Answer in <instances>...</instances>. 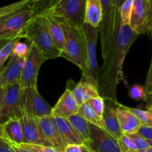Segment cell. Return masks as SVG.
I'll use <instances>...</instances> for the list:
<instances>
[{
	"instance_id": "52a82bcc",
	"label": "cell",
	"mask_w": 152,
	"mask_h": 152,
	"mask_svg": "<svg viewBox=\"0 0 152 152\" xmlns=\"http://www.w3.org/2000/svg\"><path fill=\"white\" fill-rule=\"evenodd\" d=\"M129 26L138 36L151 34L152 0H134Z\"/></svg>"
},
{
	"instance_id": "9a60e30c",
	"label": "cell",
	"mask_w": 152,
	"mask_h": 152,
	"mask_svg": "<svg viewBox=\"0 0 152 152\" xmlns=\"http://www.w3.org/2000/svg\"><path fill=\"white\" fill-rule=\"evenodd\" d=\"M78 108L79 105L73 95L72 91L70 88L67 87L56 105L51 108L50 116L52 117L68 119L77 114Z\"/></svg>"
},
{
	"instance_id": "6da1fadb",
	"label": "cell",
	"mask_w": 152,
	"mask_h": 152,
	"mask_svg": "<svg viewBox=\"0 0 152 152\" xmlns=\"http://www.w3.org/2000/svg\"><path fill=\"white\" fill-rule=\"evenodd\" d=\"M138 35L119 20L113 42L98 73L97 90L103 99L117 100V87L123 80L125 59Z\"/></svg>"
},
{
	"instance_id": "7bdbcfd3",
	"label": "cell",
	"mask_w": 152,
	"mask_h": 152,
	"mask_svg": "<svg viewBox=\"0 0 152 152\" xmlns=\"http://www.w3.org/2000/svg\"><path fill=\"white\" fill-rule=\"evenodd\" d=\"M126 0H114V4H115V7L117 8V10H119V8L121 6V4H123Z\"/></svg>"
},
{
	"instance_id": "b9f144b4",
	"label": "cell",
	"mask_w": 152,
	"mask_h": 152,
	"mask_svg": "<svg viewBox=\"0 0 152 152\" xmlns=\"http://www.w3.org/2000/svg\"><path fill=\"white\" fill-rule=\"evenodd\" d=\"M4 91H5V88H0V111H1V105H2L3 98H4Z\"/></svg>"
},
{
	"instance_id": "836d02e7",
	"label": "cell",
	"mask_w": 152,
	"mask_h": 152,
	"mask_svg": "<svg viewBox=\"0 0 152 152\" xmlns=\"http://www.w3.org/2000/svg\"><path fill=\"white\" fill-rule=\"evenodd\" d=\"M29 48L30 45H28L25 43H22L20 41H18L13 48L11 56H17L19 58H25L28 50H29Z\"/></svg>"
},
{
	"instance_id": "5b68a950",
	"label": "cell",
	"mask_w": 152,
	"mask_h": 152,
	"mask_svg": "<svg viewBox=\"0 0 152 152\" xmlns=\"http://www.w3.org/2000/svg\"><path fill=\"white\" fill-rule=\"evenodd\" d=\"M86 2V0H51L41 12L83 27Z\"/></svg>"
},
{
	"instance_id": "4fadbf2b",
	"label": "cell",
	"mask_w": 152,
	"mask_h": 152,
	"mask_svg": "<svg viewBox=\"0 0 152 152\" xmlns=\"http://www.w3.org/2000/svg\"><path fill=\"white\" fill-rule=\"evenodd\" d=\"M22 127V138L24 144H34L50 146L44 139L39 127V118L22 112L19 117Z\"/></svg>"
},
{
	"instance_id": "bcb514c9",
	"label": "cell",
	"mask_w": 152,
	"mask_h": 152,
	"mask_svg": "<svg viewBox=\"0 0 152 152\" xmlns=\"http://www.w3.org/2000/svg\"><path fill=\"white\" fill-rule=\"evenodd\" d=\"M0 137H3L2 129H1V125H0Z\"/></svg>"
},
{
	"instance_id": "8fae6325",
	"label": "cell",
	"mask_w": 152,
	"mask_h": 152,
	"mask_svg": "<svg viewBox=\"0 0 152 152\" xmlns=\"http://www.w3.org/2000/svg\"><path fill=\"white\" fill-rule=\"evenodd\" d=\"M89 140L85 146L93 152H122L120 143L105 130L88 123Z\"/></svg>"
},
{
	"instance_id": "7c38bea8",
	"label": "cell",
	"mask_w": 152,
	"mask_h": 152,
	"mask_svg": "<svg viewBox=\"0 0 152 152\" xmlns=\"http://www.w3.org/2000/svg\"><path fill=\"white\" fill-rule=\"evenodd\" d=\"M22 87L19 83L5 87L2 105L0 111V125L12 118H19L22 114L20 106Z\"/></svg>"
},
{
	"instance_id": "1f68e13d",
	"label": "cell",
	"mask_w": 152,
	"mask_h": 152,
	"mask_svg": "<svg viewBox=\"0 0 152 152\" xmlns=\"http://www.w3.org/2000/svg\"><path fill=\"white\" fill-rule=\"evenodd\" d=\"M129 137L132 138L134 142L136 145L137 151H143L148 148H152V140H147L143 137L138 135L137 134H129Z\"/></svg>"
},
{
	"instance_id": "9c48e42d",
	"label": "cell",
	"mask_w": 152,
	"mask_h": 152,
	"mask_svg": "<svg viewBox=\"0 0 152 152\" xmlns=\"http://www.w3.org/2000/svg\"><path fill=\"white\" fill-rule=\"evenodd\" d=\"M45 61V59L41 52L34 45L30 43L29 50L25 58L19 83L22 88H37L39 71Z\"/></svg>"
},
{
	"instance_id": "5bb4252c",
	"label": "cell",
	"mask_w": 152,
	"mask_h": 152,
	"mask_svg": "<svg viewBox=\"0 0 152 152\" xmlns=\"http://www.w3.org/2000/svg\"><path fill=\"white\" fill-rule=\"evenodd\" d=\"M105 108L102 117V129L117 140H120L123 133L119 126L117 116V107L118 102L117 100L104 99Z\"/></svg>"
},
{
	"instance_id": "ffe728a7",
	"label": "cell",
	"mask_w": 152,
	"mask_h": 152,
	"mask_svg": "<svg viewBox=\"0 0 152 152\" xmlns=\"http://www.w3.org/2000/svg\"><path fill=\"white\" fill-rule=\"evenodd\" d=\"M71 91L79 105L87 102L91 98L99 96L97 88L83 76L80 81L74 86V88L71 89Z\"/></svg>"
},
{
	"instance_id": "4316f807",
	"label": "cell",
	"mask_w": 152,
	"mask_h": 152,
	"mask_svg": "<svg viewBox=\"0 0 152 152\" xmlns=\"http://www.w3.org/2000/svg\"><path fill=\"white\" fill-rule=\"evenodd\" d=\"M22 38H25L24 32L12 39L9 42H7L0 50V73L1 72L3 68L5 66V63L7 61V59L11 56L12 51H13V49L14 48L16 43L18 41H20Z\"/></svg>"
},
{
	"instance_id": "cb8c5ba5",
	"label": "cell",
	"mask_w": 152,
	"mask_h": 152,
	"mask_svg": "<svg viewBox=\"0 0 152 152\" xmlns=\"http://www.w3.org/2000/svg\"><path fill=\"white\" fill-rule=\"evenodd\" d=\"M67 120L71 123L79 136L84 141V144L86 143L89 140V123H88L78 114L71 116Z\"/></svg>"
},
{
	"instance_id": "e0dca14e",
	"label": "cell",
	"mask_w": 152,
	"mask_h": 152,
	"mask_svg": "<svg viewBox=\"0 0 152 152\" xmlns=\"http://www.w3.org/2000/svg\"><path fill=\"white\" fill-rule=\"evenodd\" d=\"M39 127L42 135L51 147L56 148L58 151L63 152L65 145L54 126L51 116L39 118Z\"/></svg>"
},
{
	"instance_id": "ba28073f",
	"label": "cell",
	"mask_w": 152,
	"mask_h": 152,
	"mask_svg": "<svg viewBox=\"0 0 152 152\" xmlns=\"http://www.w3.org/2000/svg\"><path fill=\"white\" fill-rule=\"evenodd\" d=\"M35 1L7 18L0 25V39L13 37L22 34L31 19L38 13Z\"/></svg>"
},
{
	"instance_id": "74e56055",
	"label": "cell",
	"mask_w": 152,
	"mask_h": 152,
	"mask_svg": "<svg viewBox=\"0 0 152 152\" xmlns=\"http://www.w3.org/2000/svg\"><path fill=\"white\" fill-rule=\"evenodd\" d=\"M83 147V144H68L65 146L63 152H82Z\"/></svg>"
},
{
	"instance_id": "44dd1931",
	"label": "cell",
	"mask_w": 152,
	"mask_h": 152,
	"mask_svg": "<svg viewBox=\"0 0 152 152\" xmlns=\"http://www.w3.org/2000/svg\"><path fill=\"white\" fill-rule=\"evenodd\" d=\"M38 13L47 27L55 44L60 50H62L65 39H64L63 31L59 20L54 16L47 13H42V12H39Z\"/></svg>"
},
{
	"instance_id": "f35d334b",
	"label": "cell",
	"mask_w": 152,
	"mask_h": 152,
	"mask_svg": "<svg viewBox=\"0 0 152 152\" xmlns=\"http://www.w3.org/2000/svg\"><path fill=\"white\" fill-rule=\"evenodd\" d=\"M0 152H14L8 141L4 137H0Z\"/></svg>"
},
{
	"instance_id": "4dcf8cb0",
	"label": "cell",
	"mask_w": 152,
	"mask_h": 152,
	"mask_svg": "<svg viewBox=\"0 0 152 152\" xmlns=\"http://www.w3.org/2000/svg\"><path fill=\"white\" fill-rule=\"evenodd\" d=\"M87 103L94 111V112L100 118H102L104 108H105V102H104L103 98L100 96H96V97H92L88 100Z\"/></svg>"
},
{
	"instance_id": "484cf974",
	"label": "cell",
	"mask_w": 152,
	"mask_h": 152,
	"mask_svg": "<svg viewBox=\"0 0 152 152\" xmlns=\"http://www.w3.org/2000/svg\"><path fill=\"white\" fill-rule=\"evenodd\" d=\"M77 114L81 116L83 119H85L88 123H91L94 126H99L102 129V118H100L94 112V111L91 108V106L87 102L79 105Z\"/></svg>"
},
{
	"instance_id": "8992f818",
	"label": "cell",
	"mask_w": 152,
	"mask_h": 152,
	"mask_svg": "<svg viewBox=\"0 0 152 152\" xmlns=\"http://www.w3.org/2000/svg\"><path fill=\"white\" fill-rule=\"evenodd\" d=\"M86 40V70L83 76L97 88L99 67L96 59V45L99 37V28L84 24L83 26Z\"/></svg>"
},
{
	"instance_id": "277c9868",
	"label": "cell",
	"mask_w": 152,
	"mask_h": 152,
	"mask_svg": "<svg viewBox=\"0 0 152 152\" xmlns=\"http://www.w3.org/2000/svg\"><path fill=\"white\" fill-rule=\"evenodd\" d=\"M102 6V20L99 26L102 59H105L109 52L114 34L118 25L120 16L114 0H100Z\"/></svg>"
},
{
	"instance_id": "d6986e66",
	"label": "cell",
	"mask_w": 152,
	"mask_h": 152,
	"mask_svg": "<svg viewBox=\"0 0 152 152\" xmlns=\"http://www.w3.org/2000/svg\"><path fill=\"white\" fill-rule=\"evenodd\" d=\"M52 120L56 127L64 145L68 144H83L84 141L76 132L71 123L67 119L60 117H52Z\"/></svg>"
},
{
	"instance_id": "ac0fdd59",
	"label": "cell",
	"mask_w": 152,
	"mask_h": 152,
	"mask_svg": "<svg viewBox=\"0 0 152 152\" xmlns=\"http://www.w3.org/2000/svg\"><path fill=\"white\" fill-rule=\"evenodd\" d=\"M117 116L123 134H133L137 132L138 129L141 126L140 122L127 107L119 102L117 107Z\"/></svg>"
},
{
	"instance_id": "f6af8a7d",
	"label": "cell",
	"mask_w": 152,
	"mask_h": 152,
	"mask_svg": "<svg viewBox=\"0 0 152 152\" xmlns=\"http://www.w3.org/2000/svg\"><path fill=\"white\" fill-rule=\"evenodd\" d=\"M82 152H93V151H91V150H89L88 148H87V147L85 146V145H84V147H83V151H82Z\"/></svg>"
},
{
	"instance_id": "ab89813d",
	"label": "cell",
	"mask_w": 152,
	"mask_h": 152,
	"mask_svg": "<svg viewBox=\"0 0 152 152\" xmlns=\"http://www.w3.org/2000/svg\"><path fill=\"white\" fill-rule=\"evenodd\" d=\"M10 143V142H9ZM10 146H11L12 149L13 150L14 152H32L31 150L28 149V148H25L22 146V145H16V144L10 143Z\"/></svg>"
},
{
	"instance_id": "d6a6232c",
	"label": "cell",
	"mask_w": 152,
	"mask_h": 152,
	"mask_svg": "<svg viewBox=\"0 0 152 152\" xmlns=\"http://www.w3.org/2000/svg\"><path fill=\"white\" fill-rule=\"evenodd\" d=\"M122 152L137 151L136 145L133 140L127 134H123L119 140Z\"/></svg>"
},
{
	"instance_id": "d4e9b609",
	"label": "cell",
	"mask_w": 152,
	"mask_h": 152,
	"mask_svg": "<svg viewBox=\"0 0 152 152\" xmlns=\"http://www.w3.org/2000/svg\"><path fill=\"white\" fill-rule=\"evenodd\" d=\"M34 1V0H20L0 7V25L7 18L28 7Z\"/></svg>"
},
{
	"instance_id": "60d3db41",
	"label": "cell",
	"mask_w": 152,
	"mask_h": 152,
	"mask_svg": "<svg viewBox=\"0 0 152 152\" xmlns=\"http://www.w3.org/2000/svg\"><path fill=\"white\" fill-rule=\"evenodd\" d=\"M24 32V31H23ZM22 32V33H23ZM18 36V35H16ZM16 36H15V37H16ZM15 37H8V38H2V39H0V50H1V48H2L3 47H4V45H5L6 44H7V42H9L10 41V40L12 39L13 38H14Z\"/></svg>"
},
{
	"instance_id": "603a6c76",
	"label": "cell",
	"mask_w": 152,
	"mask_h": 152,
	"mask_svg": "<svg viewBox=\"0 0 152 152\" xmlns=\"http://www.w3.org/2000/svg\"><path fill=\"white\" fill-rule=\"evenodd\" d=\"M102 20V6L100 0H86L84 24L99 28Z\"/></svg>"
},
{
	"instance_id": "30bf717a",
	"label": "cell",
	"mask_w": 152,
	"mask_h": 152,
	"mask_svg": "<svg viewBox=\"0 0 152 152\" xmlns=\"http://www.w3.org/2000/svg\"><path fill=\"white\" fill-rule=\"evenodd\" d=\"M20 106L21 112L37 118L50 116L52 108L40 95L37 88H22Z\"/></svg>"
},
{
	"instance_id": "8d00e7d4",
	"label": "cell",
	"mask_w": 152,
	"mask_h": 152,
	"mask_svg": "<svg viewBox=\"0 0 152 152\" xmlns=\"http://www.w3.org/2000/svg\"><path fill=\"white\" fill-rule=\"evenodd\" d=\"M136 134L147 140H152V126L141 125Z\"/></svg>"
},
{
	"instance_id": "7402d4cb",
	"label": "cell",
	"mask_w": 152,
	"mask_h": 152,
	"mask_svg": "<svg viewBox=\"0 0 152 152\" xmlns=\"http://www.w3.org/2000/svg\"><path fill=\"white\" fill-rule=\"evenodd\" d=\"M3 137L10 143L21 145L23 142L22 127L19 118H12L1 125Z\"/></svg>"
},
{
	"instance_id": "f1b7e54d",
	"label": "cell",
	"mask_w": 152,
	"mask_h": 152,
	"mask_svg": "<svg viewBox=\"0 0 152 152\" xmlns=\"http://www.w3.org/2000/svg\"><path fill=\"white\" fill-rule=\"evenodd\" d=\"M134 0H126L119 8V16L120 22L123 25H129L132 14Z\"/></svg>"
},
{
	"instance_id": "3957f363",
	"label": "cell",
	"mask_w": 152,
	"mask_h": 152,
	"mask_svg": "<svg viewBox=\"0 0 152 152\" xmlns=\"http://www.w3.org/2000/svg\"><path fill=\"white\" fill-rule=\"evenodd\" d=\"M25 38L42 54L45 59H53L60 56L61 50L53 42L47 27L37 13L24 29Z\"/></svg>"
},
{
	"instance_id": "83f0119b",
	"label": "cell",
	"mask_w": 152,
	"mask_h": 152,
	"mask_svg": "<svg viewBox=\"0 0 152 152\" xmlns=\"http://www.w3.org/2000/svg\"><path fill=\"white\" fill-rule=\"evenodd\" d=\"M127 108L139 120L141 125L152 126L151 105H149L147 110H142L139 109V108H129V107H127Z\"/></svg>"
},
{
	"instance_id": "e575fe53",
	"label": "cell",
	"mask_w": 152,
	"mask_h": 152,
	"mask_svg": "<svg viewBox=\"0 0 152 152\" xmlns=\"http://www.w3.org/2000/svg\"><path fill=\"white\" fill-rule=\"evenodd\" d=\"M22 146L28 149L31 150L32 152H60L56 148L51 146L42 145H34V144H21Z\"/></svg>"
},
{
	"instance_id": "d590c367",
	"label": "cell",
	"mask_w": 152,
	"mask_h": 152,
	"mask_svg": "<svg viewBox=\"0 0 152 152\" xmlns=\"http://www.w3.org/2000/svg\"><path fill=\"white\" fill-rule=\"evenodd\" d=\"M145 92H146L148 100L151 101L152 97V64L151 62L148 69V74L146 77V82H145Z\"/></svg>"
},
{
	"instance_id": "2e32d148",
	"label": "cell",
	"mask_w": 152,
	"mask_h": 152,
	"mask_svg": "<svg viewBox=\"0 0 152 152\" xmlns=\"http://www.w3.org/2000/svg\"><path fill=\"white\" fill-rule=\"evenodd\" d=\"M25 58L10 56L7 65L0 73V88L20 83Z\"/></svg>"
},
{
	"instance_id": "f546056e",
	"label": "cell",
	"mask_w": 152,
	"mask_h": 152,
	"mask_svg": "<svg viewBox=\"0 0 152 152\" xmlns=\"http://www.w3.org/2000/svg\"><path fill=\"white\" fill-rule=\"evenodd\" d=\"M129 96L135 101H148L145 88L140 85H133L129 91Z\"/></svg>"
},
{
	"instance_id": "ee69618b",
	"label": "cell",
	"mask_w": 152,
	"mask_h": 152,
	"mask_svg": "<svg viewBox=\"0 0 152 152\" xmlns=\"http://www.w3.org/2000/svg\"><path fill=\"white\" fill-rule=\"evenodd\" d=\"M128 152H152V148H148L147 149L143 150V151H132Z\"/></svg>"
},
{
	"instance_id": "7dc6e473",
	"label": "cell",
	"mask_w": 152,
	"mask_h": 152,
	"mask_svg": "<svg viewBox=\"0 0 152 152\" xmlns=\"http://www.w3.org/2000/svg\"><path fill=\"white\" fill-rule=\"evenodd\" d=\"M34 1H39V0H34Z\"/></svg>"
},
{
	"instance_id": "7a4b0ae2",
	"label": "cell",
	"mask_w": 152,
	"mask_h": 152,
	"mask_svg": "<svg viewBox=\"0 0 152 152\" xmlns=\"http://www.w3.org/2000/svg\"><path fill=\"white\" fill-rule=\"evenodd\" d=\"M56 19L62 26L65 39L59 57L75 64L84 74L86 70V40L83 28L64 19Z\"/></svg>"
}]
</instances>
